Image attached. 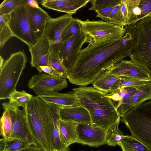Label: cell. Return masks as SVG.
<instances>
[{
	"label": "cell",
	"mask_w": 151,
	"mask_h": 151,
	"mask_svg": "<svg viewBox=\"0 0 151 151\" xmlns=\"http://www.w3.org/2000/svg\"><path fill=\"white\" fill-rule=\"evenodd\" d=\"M125 27L126 32L121 40L88 45L81 50L75 62L68 69L67 79L69 82L86 86L129 56L136 43L137 30L134 24Z\"/></svg>",
	"instance_id": "6da1fadb"
},
{
	"label": "cell",
	"mask_w": 151,
	"mask_h": 151,
	"mask_svg": "<svg viewBox=\"0 0 151 151\" xmlns=\"http://www.w3.org/2000/svg\"><path fill=\"white\" fill-rule=\"evenodd\" d=\"M80 105L89 112L93 126L107 131L120 121V116L111 99L93 87L80 86L72 89Z\"/></svg>",
	"instance_id": "7a4b0ae2"
},
{
	"label": "cell",
	"mask_w": 151,
	"mask_h": 151,
	"mask_svg": "<svg viewBox=\"0 0 151 151\" xmlns=\"http://www.w3.org/2000/svg\"><path fill=\"white\" fill-rule=\"evenodd\" d=\"M24 110L38 147L44 151H55L54 122L48 104L37 96H33Z\"/></svg>",
	"instance_id": "3957f363"
},
{
	"label": "cell",
	"mask_w": 151,
	"mask_h": 151,
	"mask_svg": "<svg viewBox=\"0 0 151 151\" xmlns=\"http://www.w3.org/2000/svg\"><path fill=\"white\" fill-rule=\"evenodd\" d=\"M120 121L133 136L151 150V101L132 109Z\"/></svg>",
	"instance_id": "277c9868"
},
{
	"label": "cell",
	"mask_w": 151,
	"mask_h": 151,
	"mask_svg": "<svg viewBox=\"0 0 151 151\" xmlns=\"http://www.w3.org/2000/svg\"><path fill=\"white\" fill-rule=\"evenodd\" d=\"M86 43L93 45L121 40L126 32L125 27L102 20L83 21L77 18Z\"/></svg>",
	"instance_id": "5b68a950"
},
{
	"label": "cell",
	"mask_w": 151,
	"mask_h": 151,
	"mask_svg": "<svg viewBox=\"0 0 151 151\" xmlns=\"http://www.w3.org/2000/svg\"><path fill=\"white\" fill-rule=\"evenodd\" d=\"M27 61L24 50L11 54L0 69V99H9L16 87Z\"/></svg>",
	"instance_id": "8992f818"
},
{
	"label": "cell",
	"mask_w": 151,
	"mask_h": 151,
	"mask_svg": "<svg viewBox=\"0 0 151 151\" xmlns=\"http://www.w3.org/2000/svg\"><path fill=\"white\" fill-rule=\"evenodd\" d=\"M136 43L129 55L131 60L145 68L151 78V17L147 16L135 23Z\"/></svg>",
	"instance_id": "52a82bcc"
},
{
	"label": "cell",
	"mask_w": 151,
	"mask_h": 151,
	"mask_svg": "<svg viewBox=\"0 0 151 151\" xmlns=\"http://www.w3.org/2000/svg\"><path fill=\"white\" fill-rule=\"evenodd\" d=\"M29 6L27 2L16 8L10 13L9 22L14 37L25 43L29 47L34 45L37 41L29 24Z\"/></svg>",
	"instance_id": "ba28073f"
},
{
	"label": "cell",
	"mask_w": 151,
	"mask_h": 151,
	"mask_svg": "<svg viewBox=\"0 0 151 151\" xmlns=\"http://www.w3.org/2000/svg\"><path fill=\"white\" fill-rule=\"evenodd\" d=\"M4 110L7 111L12 123L11 137L20 139L30 145L38 147L29 128L24 111L15 103L2 104Z\"/></svg>",
	"instance_id": "9c48e42d"
},
{
	"label": "cell",
	"mask_w": 151,
	"mask_h": 151,
	"mask_svg": "<svg viewBox=\"0 0 151 151\" xmlns=\"http://www.w3.org/2000/svg\"><path fill=\"white\" fill-rule=\"evenodd\" d=\"M28 86L39 96L59 92L67 88L68 83L66 79L41 73L32 76Z\"/></svg>",
	"instance_id": "30bf717a"
},
{
	"label": "cell",
	"mask_w": 151,
	"mask_h": 151,
	"mask_svg": "<svg viewBox=\"0 0 151 151\" xmlns=\"http://www.w3.org/2000/svg\"><path fill=\"white\" fill-rule=\"evenodd\" d=\"M106 132L99 127L93 126L91 123L77 124L75 143L98 147L106 144Z\"/></svg>",
	"instance_id": "8fae6325"
},
{
	"label": "cell",
	"mask_w": 151,
	"mask_h": 151,
	"mask_svg": "<svg viewBox=\"0 0 151 151\" xmlns=\"http://www.w3.org/2000/svg\"><path fill=\"white\" fill-rule=\"evenodd\" d=\"M85 43L86 38L81 30L62 42L59 56L67 70L75 62Z\"/></svg>",
	"instance_id": "7c38bea8"
},
{
	"label": "cell",
	"mask_w": 151,
	"mask_h": 151,
	"mask_svg": "<svg viewBox=\"0 0 151 151\" xmlns=\"http://www.w3.org/2000/svg\"><path fill=\"white\" fill-rule=\"evenodd\" d=\"M73 18L72 14H68L56 18L50 17L47 21L44 33V36L50 45L61 47L62 33Z\"/></svg>",
	"instance_id": "4fadbf2b"
},
{
	"label": "cell",
	"mask_w": 151,
	"mask_h": 151,
	"mask_svg": "<svg viewBox=\"0 0 151 151\" xmlns=\"http://www.w3.org/2000/svg\"><path fill=\"white\" fill-rule=\"evenodd\" d=\"M106 71L116 76L129 77L143 80H150L148 72L131 60H123Z\"/></svg>",
	"instance_id": "5bb4252c"
},
{
	"label": "cell",
	"mask_w": 151,
	"mask_h": 151,
	"mask_svg": "<svg viewBox=\"0 0 151 151\" xmlns=\"http://www.w3.org/2000/svg\"><path fill=\"white\" fill-rule=\"evenodd\" d=\"M31 55L30 64L32 67L37 69L40 66L49 65L50 45L44 36L29 47Z\"/></svg>",
	"instance_id": "9a60e30c"
},
{
	"label": "cell",
	"mask_w": 151,
	"mask_h": 151,
	"mask_svg": "<svg viewBox=\"0 0 151 151\" xmlns=\"http://www.w3.org/2000/svg\"><path fill=\"white\" fill-rule=\"evenodd\" d=\"M50 17L47 12L38 6L34 7L30 5L29 21L37 41L44 37L46 22Z\"/></svg>",
	"instance_id": "2e32d148"
},
{
	"label": "cell",
	"mask_w": 151,
	"mask_h": 151,
	"mask_svg": "<svg viewBox=\"0 0 151 151\" xmlns=\"http://www.w3.org/2000/svg\"><path fill=\"white\" fill-rule=\"evenodd\" d=\"M90 0H43L40 4L45 8L73 14L90 2Z\"/></svg>",
	"instance_id": "e0dca14e"
},
{
	"label": "cell",
	"mask_w": 151,
	"mask_h": 151,
	"mask_svg": "<svg viewBox=\"0 0 151 151\" xmlns=\"http://www.w3.org/2000/svg\"><path fill=\"white\" fill-rule=\"evenodd\" d=\"M59 113L60 119L62 120L77 124H91L89 112L81 105L60 106Z\"/></svg>",
	"instance_id": "ac0fdd59"
},
{
	"label": "cell",
	"mask_w": 151,
	"mask_h": 151,
	"mask_svg": "<svg viewBox=\"0 0 151 151\" xmlns=\"http://www.w3.org/2000/svg\"><path fill=\"white\" fill-rule=\"evenodd\" d=\"M137 90L128 102L117 110L120 117L136 106L151 99V83L136 87Z\"/></svg>",
	"instance_id": "d6986e66"
},
{
	"label": "cell",
	"mask_w": 151,
	"mask_h": 151,
	"mask_svg": "<svg viewBox=\"0 0 151 151\" xmlns=\"http://www.w3.org/2000/svg\"><path fill=\"white\" fill-rule=\"evenodd\" d=\"M39 97L47 103L56 104L61 106L80 105L73 91L65 93L56 92Z\"/></svg>",
	"instance_id": "ffe728a7"
},
{
	"label": "cell",
	"mask_w": 151,
	"mask_h": 151,
	"mask_svg": "<svg viewBox=\"0 0 151 151\" xmlns=\"http://www.w3.org/2000/svg\"><path fill=\"white\" fill-rule=\"evenodd\" d=\"M77 124L60 119L59 124L60 136L62 143L68 147L75 143L77 139Z\"/></svg>",
	"instance_id": "44dd1931"
},
{
	"label": "cell",
	"mask_w": 151,
	"mask_h": 151,
	"mask_svg": "<svg viewBox=\"0 0 151 151\" xmlns=\"http://www.w3.org/2000/svg\"><path fill=\"white\" fill-rule=\"evenodd\" d=\"M48 104L51 111L54 122L55 151H70V147H67L63 144L60 138L59 124L60 118L59 111L61 106L56 104Z\"/></svg>",
	"instance_id": "7402d4cb"
},
{
	"label": "cell",
	"mask_w": 151,
	"mask_h": 151,
	"mask_svg": "<svg viewBox=\"0 0 151 151\" xmlns=\"http://www.w3.org/2000/svg\"><path fill=\"white\" fill-rule=\"evenodd\" d=\"M137 90L135 87L123 88L114 92L107 93V96L111 99L117 110L128 102Z\"/></svg>",
	"instance_id": "603a6c76"
},
{
	"label": "cell",
	"mask_w": 151,
	"mask_h": 151,
	"mask_svg": "<svg viewBox=\"0 0 151 151\" xmlns=\"http://www.w3.org/2000/svg\"><path fill=\"white\" fill-rule=\"evenodd\" d=\"M119 76L108 74L106 71L102 73L92 83L94 87L106 93H111V89Z\"/></svg>",
	"instance_id": "cb8c5ba5"
},
{
	"label": "cell",
	"mask_w": 151,
	"mask_h": 151,
	"mask_svg": "<svg viewBox=\"0 0 151 151\" xmlns=\"http://www.w3.org/2000/svg\"><path fill=\"white\" fill-rule=\"evenodd\" d=\"M118 145L122 151H151V150L133 136L124 135Z\"/></svg>",
	"instance_id": "d4e9b609"
},
{
	"label": "cell",
	"mask_w": 151,
	"mask_h": 151,
	"mask_svg": "<svg viewBox=\"0 0 151 151\" xmlns=\"http://www.w3.org/2000/svg\"><path fill=\"white\" fill-rule=\"evenodd\" d=\"M151 83L150 80H143L123 76H119L118 79L111 88V93L124 87H136Z\"/></svg>",
	"instance_id": "484cf974"
},
{
	"label": "cell",
	"mask_w": 151,
	"mask_h": 151,
	"mask_svg": "<svg viewBox=\"0 0 151 151\" xmlns=\"http://www.w3.org/2000/svg\"><path fill=\"white\" fill-rule=\"evenodd\" d=\"M10 13L0 14V48H2L6 42L14 37L9 24Z\"/></svg>",
	"instance_id": "4316f807"
},
{
	"label": "cell",
	"mask_w": 151,
	"mask_h": 151,
	"mask_svg": "<svg viewBox=\"0 0 151 151\" xmlns=\"http://www.w3.org/2000/svg\"><path fill=\"white\" fill-rule=\"evenodd\" d=\"M29 145L17 138L10 137L0 139V151H17Z\"/></svg>",
	"instance_id": "83f0119b"
},
{
	"label": "cell",
	"mask_w": 151,
	"mask_h": 151,
	"mask_svg": "<svg viewBox=\"0 0 151 151\" xmlns=\"http://www.w3.org/2000/svg\"><path fill=\"white\" fill-rule=\"evenodd\" d=\"M120 122L110 127L107 131L105 137V142L111 146L118 145L124 135L122 131L119 128Z\"/></svg>",
	"instance_id": "f1b7e54d"
},
{
	"label": "cell",
	"mask_w": 151,
	"mask_h": 151,
	"mask_svg": "<svg viewBox=\"0 0 151 151\" xmlns=\"http://www.w3.org/2000/svg\"><path fill=\"white\" fill-rule=\"evenodd\" d=\"M49 65L52 67L67 79L68 70L60 60L59 54L50 47Z\"/></svg>",
	"instance_id": "f546056e"
},
{
	"label": "cell",
	"mask_w": 151,
	"mask_h": 151,
	"mask_svg": "<svg viewBox=\"0 0 151 151\" xmlns=\"http://www.w3.org/2000/svg\"><path fill=\"white\" fill-rule=\"evenodd\" d=\"M33 96L24 90L18 91L16 90L10 96L9 102L15 104L19 107H22L24 110L27 103Z\"/></svg>",
	"instance_id": "4dcf8cb0"
},
{
	"label": "cell",
	"mask_w": 151,
	"mask_h": 151,
	"mask_svg": "<svg viewBox=\"0 0 151 151\" xmlns=\"http://www.w3.org/2000/svg\"><path fill=\"white\" fill-rule=\"evenodd\" d=\"M12 129V121L8 111L4 110L0 119V135L4 138L10 137Z\"/></svg>",
	"instance_id": "1f68e13d"
},
{
	"label": "cell",
	"mask_w": 151,
	"mask_h": 151,
	"mask_svg": "<svg viewBox=\"0 0 151 151\" xmlns=\"http://www.w3.org/2000/svg\"><path fill=\"white\" fill-rule=\"evenodd\" d=\"M27 3L26 0H4L0 5V14H10L17 7Z\"/></svg>",
	"instance_id": "d6a6232c"
},
{
	"label": "cell",
	"mask_w": 151,
	"mask_h": 151,
	"mask_svg": "<svg viewBox=\"0 0 151 151\" xmlns=\"http://www.w3.org/2000/svg\"><path fill=\"white\" fill-rule=\"evenodd\" d=\"M80 30L77 18H73L62 33L61 37L62 42L66 41Z\"/></svg>",
	"instance_id": "836d02e7"
},
{
	"label": "cell",
	"mask_w": 151,
	"mask_h": 151,
	"mask_svg": "<svg viewBox=\"0 0 151 151\" xmlns=\"http://www.w3.org/2000/svg\"><path fill=\"white\" fill-rule=\"evenodd\" d=\"M121 2L112 10L106 22L121 27H125L120 11Z\"/></svg>",
	"instance_id": "e575fe53"
},
{
	"label": "cell",
	"mask_w": 151,
	"mask_h": 151,
	"mask_svg": "<svg viewBox=\"0 0 151 151\" xmlns=\"http://www.w3.org/2000/svg\"><path fill=\"white\" fill-rule=\"evenodd\" d=\"M121 0H90L91 6L89 10L95 12L101 8L117 4Z\"/></svg>",
	"instance_id": "d590c367"
},
{
	"label": "cell",
	"mask_w": 151,
	"mask_h": 151,
	"mask_svg": "<svg viewBox=\"0 0 151 151\" xmlns=\"http://www.w3.org/2000/svg\"><path fill=\"white\" fill-rule=\"evenodd\" d=\"M138 6L141 14L138 21L147 16L151 12V0H140Z\"/></svg>",
	"instance_id": "8d00e7d4"
},
{
	"label": "cell",
	"mask_w": 151,
	"mask_h": 151,
	"mask_svg": "<svg viewBox=\"0 0 151 151\" xmlns=\"http://www.w3.org/2000/svg\"><path fill=\"white\" fill-rule=\"evenodd\" d=\"M120 2L117 4L107 6L96 11L95 12L97 14L96 17L100 18L104 21L106 22L112 10L116 5Z\"/></svg>",
	"instance_id": "74e56055"
},
{
	"label": "cell",
	"mask_w": 151,
	"mask_h": 151,
	"mask_svg": "<svg viewBox=\"0 0 151 151\" xmlns=\"http://www.w3.org/2000/svg\"><path fill=\"white\" fill-rule=\"evenodd\" d=\"M37 70L40 73L44 72L52 76L66 79L65 77L62 75L50 65L40 66Z\"/></svg>",
	"instance_id": "f35d334b"
},
{
	"label": "cell",
	"mask_w": 151,
	"mask_h": 151,
	"mask_svg": "<svg viewBox=\"0 0 151 151\" xmlns=\"http://www.w3.org/2000/svg\"><path fill=\"white\" fill-rule=\"evenodd\" d=\"M17 151H44L39 147L29 145L27 147Z\"/></svg>",
	"instance_id": "ab89813d"
},
{
	"label": "cell",
	"mask_w": 151,
	"mask_h": 151,
	"mask_svg": "<svg viewBox=\"0 0 151 151\" xmlns=\"http://www.w3.org/2000/svg\"><path fill=\"white\" fill-rule=\"evenodd\" d=\"M0 69L1 68L4 63V59L1 56H0Z\"/></svg>",
	"instance_id": "60d3db41"
},
{
	"label": "cell",
	"mask_w": 151,
	"mask_h": 151,
	"mask_svg": "<svg viewBox=\"0 0 151 151\" xmlns=\"http://www.w3.org/2000/svg\"><path fill=\"white\" fill-rule=\"evenodd\" d=\"M148 16H149L151 17V12L149 14Z\"/></svg>",
	"instance_id": "b9f144b4"
},
{
	"label": "cell",
	"mask_w": 151,
	"mask_h": 151,
	"mask_svg": "<svg viewBox=\"0 0 151 151\" xmlns=\"http://www.w3.org/2000/svg\"></svg>",
	"instance_id": "7bdbcfd3"
}]
</instances>
